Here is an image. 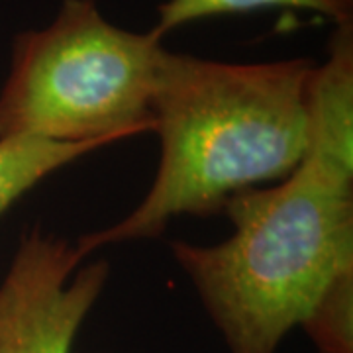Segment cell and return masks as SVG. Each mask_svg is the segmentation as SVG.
<instances>
[{"label": "cell", "mask_w": 353, "mask_h": 353, "mask_svg": "<svg viewBox=\"0 0 353 353\" xmlns=\"http://www.w3.org/2000/svg\"><path fill=\"white\" fill-rule=\"evenodd\" d=\"M104 145L102 141L0 138V216L46 176Z\"/></svg>", "instance_id": "cell-6"}, {"label": "cell", "mask_w": 353, "mask_h": 353, "mask_svg": "<svg viewBox=\"0 0 353 353\" xmlns=\"http://www.w3.org/2000/svg\"><path fill=\"white\" fill-rule=\"evenodd\" d=\"M63 238L28 232L0 283V353H71L108 283L110 265Z\"/></svg>", "instance_id": "cell-4"}, {"label": "cell", "mask_w": 353, "mask_h": 353, "mask_svg": "<svg viewBox=\"0 0 353 353\" xmlns=\"http://www.w3.org/2000/svg\"><path fill=\"white\" fill-rule=\"evenodd\" d=\"M301 326L318 353H353V267L330 281Z\"/></svg>", "instance_id": "cell-8"}, {"label": "cell", "mask_w": 353, "mask_h": 353, "mask_svg": "<svg viewBox=\"0 0 353 353\" xmlns=\"http://www.w3.org/2000/svg\"><path fill=\"white\" fill-rule=\"evenodd\" d=\"M312 59L226 63L163 50L153 92L161 159L143 201L75 243L85 261L104 245L161 236L179 216L224 210L243 190L290 175L308 143Z\"/></svg>", "instance_id": "cell-1"}, {"label": "cell", "mask_w": 353, "mask_h": 353, "mask_svg": "<svg viewBox=\"0 0 353 353\" xmlns=\"http://www.w3.org/2000/svg\"><path fill=\"white\" fill-rule=\"evenodd\" d=\"M232 236L216 245L173 241L228 353H277L341 271L353 267V171L304 155L277 187L224 206Z\"/></svg>", "instance_id": "cell-2"}, {"label": "cell", "mask_w": 353, "mask_h": 353, "mask_svg": "<svg viewBox=\"0 0 353 353\" xmlns=\"http://www.w3.org/2000/svg\"><path fill=\"white\" fill-rule=\"evenodd\" d=\"M267 8L308 10L332 20L334 24L353 22V0H167L157 8L152 30L163 39L176 28L216 16L252 14Z\"/></svg>", "instance_id": "cell-7"}, {"label": "cell", "mask_w": 353, "mask_h": 353, "mask_svg": "<svg viewBox=\"0 0 353 353\" xmlns=\"http://www.w3.org/2000/svg\"><path fill=\"white\" fill-rule=\"evenodd\" d=\"M306 153L353 171V22L336 24L306 87Z\"/></svg>", "instance_id": "cell-5"}, {"label": "cell", "mask_w": 353, "mask_h": 353, "mask_svg": "<svg viewBox=\"0 0 353 353\" xmlns=\"http://www.w3.org/2000/svg\"><path fill=\"white\" fill-rule=\"evenodd\" d=\"M161 41L108 22L97 0H63L51 24L14 38L0 138L108 145L153 132Z\"/></svg>", "instance_id": "cell-3"}]
</instances>
